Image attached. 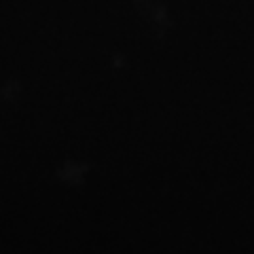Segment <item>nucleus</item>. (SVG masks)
<instances>
[]
</instances>
